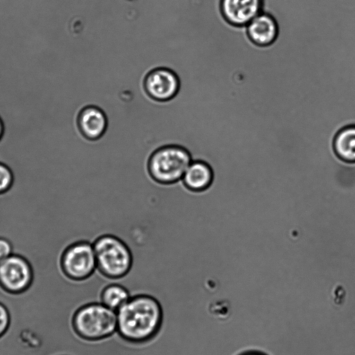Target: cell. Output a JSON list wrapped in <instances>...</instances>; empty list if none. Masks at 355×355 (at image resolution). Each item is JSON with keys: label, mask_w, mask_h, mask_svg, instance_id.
<instances>
[{"label": "cell", "mask_w": 355, "mask_h": 355, "mask_svg": "<svg viewBox=\"0 0 355 355\" xmlns=\"http://www.w3.org/2000/svg\"><path fill=\"white\" fill-rule=\"evenodd\" d=\"M32 277L29 262L21 255L12 254L0 263V284L10 292L25 290L30 285Z\"/></svg>", "instance_id": "obj_6"}, {"label": "cell", "mask_w": 355, "mask_h": 355, "mask_svg": "<svg viewBox=\"0 0 355 355\" xmlns=\"http://www.w3.org/2000/svg\"><path fill=\"white\" fill-rule=\"evenodd\" d=\"M246 26L251 40L260 46L272 44L278 34V26L275 19L270 15L263 12Z\"/></svg>", "instance_id": "obj_9"}, {"label": "cell", "mask_w": 355, "mask_h": 355, "mask_svg": "<svg viewBox=\"0 0 355 355\" xmlns=\"http://www.w3.org/2000/svg\"><path fill=\"white\" fill-rule=\"evenodd\" d=\"M130 297L129 291L123 286L110 284L102 292L101 303L116 311Z\"/></svg>", "instance_id": "obj_13"}, {"label": "cell", "mask_w": 355, "mask_h": 355, "mask_svg": "<svg viewBox=\"0 0 355 355\" xmlns=\"http://www.w3.org/2000/svg\"><path fill=\"white\" fill-rule=\"evenodd\" d=\"M79 128L83 135L89 139H97L105 132L107 121L104 112L95 106L83 108L78 116Z\"/></svg>", "instance_id": "obj_10"}, {"label": "cell", "mask_w": 355, "mask_h": 355, "mask_svg": "<svg viewBox=\"0 0 355 355\" xmlns=\"http://www.w3.org/2000/svg\"><path fill=\"white\" fill-rule=\"evenodd\" d=\"M62 266L64 272L73 279L88 277L97 268L93 244L79 241L69 246L62 254Z\"/></svg>", "instance_id": "obj_5"}, {"label": "cell", "mask_w": 355, "mask_h": 355, "mask_svg": "<svg viewBox=\"0 0 355 355\" xmlns=\"http://www.w3.org/2000/svg\"><path fill=\"white\" fill-rule=\"evenodd\" d=\"M239 355H267V354L265 353H263L261 352H259V351H256V350L252 351L251 350V351L243 352Z\"/></svg>", "instance_id": "obj_17"}, {"label": "cell", "mask_w": 355, "mask_h": 355, "mask_svg": "<svg viewBox=\"0 0 355 355\" xmlns=\"http://www.w3.org/2000/svg\"><path fill=\"white\" fill-rule=\"evenodd\" d=\"M13 254V247L11 242L0 236V263Z\"/></svg>", "instance_id": "obj_15"}, {"label": "cell", "mask_w": 355, "mask_h": 355, "mask_svg": "<svg viewBox=\"0 0 355 355\" xmlns=\"http://www.w3.org/2000/svg\"><path fill=\"white\" fill-rule=\"evenodd\" d=\"M334 149L342 160L355 162V125L345 127L336 134Z\"/></svg>", "instance_id": "obj_12"}, {"label": "cell", "mask_w": 355, "mask_h": 355, "mask_svg": "<svg viewBox=\"0 0 355 355\" xmlns=\"http://www.w3.org/2000/svg\"><path fill=\"white\" fill-rule=\"evenodd\" d=\"M98 270L107 277L119 278L130 269L132 257L128 247L119 238L103 235L93 243Z\"/></svg>", "instance_id": "obj_4"}, {"label": "cell", "mask_w": 355, "mask_h": 355, "mask_svg": "<svg viewBox=\"0 0 355 355\" xmlns=\"http://www.w3.org/2000/svg\"><path fill=\"white\" fill-rule=\"evenodd\" d=\"M14 175L11 168L0 162V194L6 192L12 187Z\"/></svg>", "instance_id": "obj_14"}, {"label": "cell", "mask_w": 355, "mask_h": 355, "mask_svg": "<svg viewBox=\"0 0 355 355\" xmlns=\"http://www.w3.org/2000/svg\"><path fill=\"white\" fill-rule=\"evenodd\" d=\"M192 161L190 153L184 148L177 145L165 146L152 154L148 170L156 181L173 183L182 179Z\"/></svg>", "instance_id": "obj_3"}, {"label": "cell", "mask_w": 355, "mask_h": 355, "mask_svg": "<svg viewBox=\"0 0 355 355\" xmlns=\"http://www.w3.org/2000/svg\"><path fill=\"white\" fill-rule=\"evenodd\" d=\"M3 132H4V125H3L1 118L0 117V140L3 135Z\"/></svg>", "instance_id": "obj_18"}, {"label": "cell", "mask_w": 355, "mask_h": 355, "mask_svg": "<svg viewBox=\"0 0 355 355\" xmlns=\"http://www.w3.org/2000/svg\"><path fill=\"white\" fill-rule=\"evenodd\" d=\"M73 325L78 334L86 339L104 338L117 331L116 311L101 302L88 304L77 311Z\"/></svg>", "instance_id": "obj_2"}, {"label": "cell", "mask_w": 355, "mask_h": 355, "mask_svg": "<svg viewBox=\"0 0 355 355\" xmlns=\"http://www.w3.org/2000/svg\"><path fill=\"white\" fill-rule=\"evenodd\" d=\"M145 89L148 94L155 100L166 101L173 98L180 87L177 75L166 68H157L146 77Z\"/></svg>", "instance_id": "obj_7"}, {"label": "cell", "mask_w": 355, "mask_h": 355, "mask_svg": "<svg viewBox=\"0 0 355 355\" xmlns=\"http://www.w3.org/2000/svg\"><path fill=\"white\" fill-rule=\"evenodd\" d=\"M9 324V314L6 308L0 303V336L7 329Z\"/></svg>", "instance_id": "obj_16"}, {"label": "cell", "mask_w": 355, "mask_h": 355, "mask_svg": "<svg viewBox=\"0 0 355 355\" xmlns=\"http://www.w3.org/2000/svg\"><path fill=\"white\" fill-rule=\"evenodd\" d=\"M264 0H220L225 19L235 26H247L262 12Z\"/></svg>", "instance_id": "obj_8"}, {"label": "cell", "mask_w": 355, "mask_h": 355, "mask_svg": "<svg viewBox=\"0 0 355 355\" xmlns=\"http://www.w3.org/2000/svg\"><path fill=\"white\" fill-rule=\"evenodd\" d=\"M213 177V171L209 164L202 160L193 159L182 180L188 189L200 191L210 186Z\"/></svg>", "instance_id": "obj_11"}, {"label": "cell", "mask_w": 355, "mask_h": 355, "mask_svg": "<svg viewBox=\"0 0 355 355\" xmlns=\"http://www.w3.org/2000/svg\"><path fill=\"white\" fill-rule=\"evenodd\" d=\"M117 331L125 339L141 342L158 331L162 318L159 302L153 297L139 295L130 298L117 311Z\"/></svg>", "instance_id": "obj_1"}]
</instances>
